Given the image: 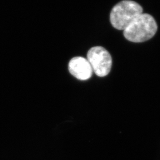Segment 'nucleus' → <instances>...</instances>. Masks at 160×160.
<instances>
[{
	"instance_id": "nucleus-3",
	"label": "nucleus",
	"mask_w": 160,
	"mask_h": 160,
	"mask_svg": "<svg viewBox=\"0 0 160 160\" xmlns=\"http://www.w3.org/2000/svg\"><path fill=\"white\" fill-rule=\"evenodd\" d=\"M87 60L97 76L103 77L110 72L112 58L107 50L101 46L91 48L87 53Z\"/></svg>"
},
{
	"instance_id": "nucleus-2",
	"label": "nucleus",
	"mask_w": 160,
	"mask_h": 160,
	"mask_svg": "<svg viewBox=\"0 0 160 160\" xmlns=\"http://www.w3.org/2000/svg\"><path fill=\"white\" fill-rule=\"evenodd\" d=\"M142 7L136 2L124 0L112 8L110 22L116 29L124 31L135 19L142 14Z\"/></svg>"
},
{
	"instance_id": "nucleus-4",
	"label": "nucleus",
	"mask_w": 160,
	"mask_h": 160,
	"mask_svg": "<svg viewBox=\"0 0 160 160\" xmlns=\"http://www.w3.org/2000/svg\"><path fill=\"white\" fill-rule=\"evenodd\" d=\"M70 72L76 78L80 80H87L92 75L93 69L89 61L82 57H75L68 64Z\"/></svg>"
},
{
	"instance_id": "nucleus-1",
	"label": "nucleus",
	"mask_w": 160,
	"mask_h": 160,
	"mask_svg": "<svg viewBox=\"0 0 160 160\" xmlns=\"http://www.w3.org/2000/svg\"><path fill=\"white\" fill-rule=\"evenodd\" d=\"M157 30V24L154 18L149 14L142 13L128 25L123 31V35L128 41L141 43L152 38Z\"/></svg>"
}]
</instances>
